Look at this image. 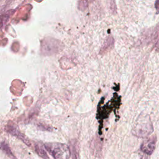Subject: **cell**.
<instances>
[{
	"instance_id": "cell-4",
	"label": "cell",
	"mask_w": 159,
	"mask_h": 159,
	"mask_svg": "<svg viewBox=\"0 0 159 159\" xmlns=\"http://www.w3.org/2000/svg\"><path fill=\"white\" fill-rule=\"evenodd\" d=\"M6 130L9 132L11 133L14 135H16L17 137L19 138L20 140H22L24 143H25L27 145H29V143L30 144V142H29V141L27 139H25V137L18 130L17 128H16V125H14V124H8L7 127H6Z\"/></svg>"
},
{
	"instance_id": "cell-1",
	"label": "cell",
	"mask_w": 159,
	"mask_h": 159,
	"mask_svg": "<svg viewBox=\"0 0 159 159\" xmlns=\"http://www.w3.org/2000/svg\"><path fill=\"white\" fill-rule=\"evenodd\" d=\"M43 146L54 159H69L70 157V148L66 144L59 142H47Z\"/></svg>"
},
{
	"instance_id": "cell-9",
	"label": "cell",
	"mask_w": 159,
	"mask_h": 159,
	"mask_svg": "<svg viewBox=\"0 0 159 159\" xmlns=\"http://www.w3.org/2000/svg\"><path fill=\"white\" fill-rule=\"evenodd\" d=\"M155 7L157 13H159V0H156L155 3Z\"/></svg>"
},
{
	"instance_id": "cell-5",
	"label": "cell",
	"mask_w": 159,
	"mask_h": 159,
	"mask_svg": "<svg viewBox=\"0 0 159 159\" xmlns=\"http://www.w3.org/2000/svg\"><path fill=\"white\" fill-rule=\"evenodd\" d=\"M70 151L72 159H80L79 145L76 140H72L70 142Z\"/></svg>"
},
{
	"instance_id": "cell-11",
	"label": "cell",
	"mask_w": 159,
	"mask_h": 159,
	"mask_svg": "<svg viewBox=\"0 0 159 159\" xmlns=\"http://www.w3.org/2000/svg\"><path fill=\"white\" fill-rule=\"evenodd\" d=\"M141 159H148V157L147 156H143Z\"/></svg>"
},
{
	"instance_id": "cell-8",
	"label": "cell",
	"mask_w": 159,
	"mask_h": 159,
	"mask_svg": "<svg viewBox=\"0 0 159 159\" xmlns=\"http://www.w3.org/2000/svg\"><path fill=\"white\" fill-rule=\"evenodd\" d=\"M88 6L87 0H79L78 1V8L79 9L83 11Z\"/></svg>"
},
{
	"instance_id": "cell-2",
	"label": "cell",
	"mask_w": 159,
	"mask_h": 159,
	"mask_svg": "<svg viewBox=\"0 0 159 159\" xmlns=\"http://www.w3.org/2000/svg\"><path fill=\"white\" fill-rule=\"evenodd\" d=\"M153 132V126L148 116L138 117L132 129V133L139 137H145Z\"/></svg>"
},
{
	"instance_id": "cell-3",
	"label": "cell",
	"mask_w": 159,
	"mask_h": 159,
	"mask_svg": "<svg viewBox=\"0 0 159 159\" xmlns=\"http://www.w3.org/2000/svg\"><path fill=\"white\" fill-rule=\"evenodd\" d=\"M156 141L157 139L155 135L146 139L141 145V150L145 154H152L155 148Z\"/></svg>"
},
{
	"instance_id": "cell-6",
	"label": "cell",
	"mask_w": 159,
	"mask_h": 159,
	"mask_svg": "<svg viewBox=\"0 0 159 159\" xmlns=\"http://www.w3.org/2000/svg\"><path fill=\"white\" fill-rule=\"evenodd\" d=\"M44 146L41 145L40 143H37L35 147V150L37 152V153L40 155L41 157H42L44 159H48V155L44 150L43 148Z\"/></svg>"
},
{
	"instance_id": "cell-10",
	"label": "cell",
	"mask_w": 159,
	"mask_h": 159,
	"mask_svg": "<svg viewBox=\"0 0 159 159\" xmlns=\"http://www.w3.org/2000/svg\"><path fill=\"white\" fill-rule=\"evenodd\" d=\"M156 47H157V48L158 49H159V39H158V41H157V43H156Z\"/></svg>"
},
{
	"instance_id": "cell-7",
	"label": "cell",
	"mask_w": 159,
	"mask_h": 159,
	"mask_svg": "<svg viewBox=\"0 0 159 159\" xmlns=\"http://www.w3.org/2000/svg\"><path fill=\"white\" fill-rule=\"evenodd\" d=\"M1 147V148L6 152V153L11 158H12V159H16V157L13 155L12 153L11 152V150H10L9 146L7 145V143H2Z\"/></svg>"
}]
</instances>
